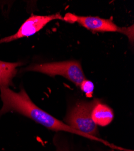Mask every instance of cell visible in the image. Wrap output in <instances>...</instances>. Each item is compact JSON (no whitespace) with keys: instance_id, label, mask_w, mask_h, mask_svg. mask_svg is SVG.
<instances>
[{"instance_id":"obj_1","label":"cell","mask_w":134,"mask_h":151,"mask_svg":"<svg viewBox=\"0 0 134 151\" xmlns=\"http://www.w3.org/2000/svg\"><path fill=\"white\" fill-rule=\"evenodd\" d=\"M3 106L0 109V117L9 112H17L29 118L47 129L55 132H65L90 138L65 123L36 105L23 88L15 92L9 87H0Z\"/></svg>"},{"instance_id":"obj_2","label":"cell","mask_w":134,"mask_h":151,"mask_svg":"<svg viewBox=\"0 0 134 151\" xmlns=\"http://www.w3.org/2000/svg\"><path fill=\"white\" fill-rule=\"evenodd\" d=\"M99 100L98 99H94L91 101L78 100L69 108L63 122L73 129L86 135L91 140L102 143L113 149L126 150V149L109 143L99 137L97 126L94 123L91 118V111Z\"/></svg>"},{"instance_id":"obj_3","label":"cell","mask_w":134,"mask_h":151,"mask_svg":"<svg viewBox=\"0 0 134 151\" xmlns=\"http://www.w3.org/2000/svg\"><path fill=\"white\" fill-rule=\"evenodd\" d=\"M26 71H36L50 76H62L67 80L79 86L86 79L80 62L77 60H66L35 64L28 67Z\"/></svg>"},{"instance_id":"obj_4","label":"cell","mask_w":134,"mask_h":151,"mask_svg":"<svg viewBox=\"0 0 134 151\" xmlns=\"http://www.w3.org/2000/svg\"><path fill=\"white\" fill-rule=\"evenodd\" d=\"M56 19L63 20V17L60 13L45 16L33 15L23 23L15 34L0 40V44L10 42L22 37L31 36L42 30L49 22Z\"/></svg>"},{"instance_id":"obj_5","label":"cell","mask_w":134,"mask_h":151,"mask_svg":"<svg viewBox=\"0 0 134 151\" xmlns=\"http://www.w3.org/2000/svg\"><path fill=\"white\" fill-rule=\"evenodd\" d=\"M70 23L77 22L81 26L90 31L96 32H120L119 27L111 19H104L99 17L78 16L72 13H67L63 17V20Z\"/></svg>"},{"instance_id":"obj_6","label":"cell","mask_w":134,"mask_h":151,"mask_svg":"<svg viewBox=\"0 0 134 151\" xmlns=\"http://www.w3.org/2000/svg\"><path fill=\"white\" fill-rule=\"evenodd\" d=\"M91 118L97 126L105 127L113 122L114 114L111 107L99 99L91 111Z\"/></svg>"},{"instance_id":"obj_7","label":"cell","mask_w":134,"mask_h":151,"mask_svg":"<svg viewBox=\"0 0 134 151\" xmlns=\"http://www.w3.org/2000/svg\"><path fill=\"white\" fill-rule=\"evenodd\" d=\"M21 62H7L0 60V87H9L12 85V81L17 73V67Z\"/></svg>"},{"instance_id":"obj_8","label":"cell","mask_w":134,"mask_h":151,"mask_svg":"<svg viewBox=\"0 0 134 151\" xmlns=\"http://www.w3.org/2000/svg\"><path fill=\"white\" fill-rule=\"evenodd\" d=\"M79 86L82 93L85 94L87 97L91 98L93 97L94 85L91 81L86 79L82 81Z\"/></svg>"},{"instance_id":"obj_9","label":"cell","mask_w":134,"mask_h":151,"mask_svg":"<svg viewBox=\"0 0 134 151\" xmlns=\"http://www.w3.org/2000/svg\"><path fill=\"white\" fill-rule=\"evenodd\" d=\"M55 151H76L77 147L73 146V145L68 142L61 140L58 138L54 141Z\"/></svg>"}]
</instances>
